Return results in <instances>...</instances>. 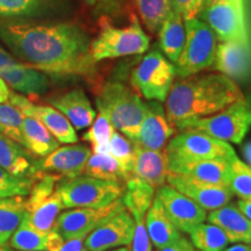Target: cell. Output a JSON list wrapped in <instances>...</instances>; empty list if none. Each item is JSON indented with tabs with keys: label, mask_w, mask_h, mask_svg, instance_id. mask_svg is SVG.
<instances>
[{
	"label": "cell",
	"mask_w": 251,
	"mask_h": 251,
	"mask_svg": "<svg viewBox=\"0 0 251 251\" xmlns=\"http://www.w3.org/2000/svg\"><path fill=\"white\" fill-rule=\"evenodd\" d=\"M0 39L28 67L51 76L97 75L90 35L77 24L0 20Z\"/></svg>",
	"instance_id": "6da1fadb"
},
{
	"label": "cell",
	"mask_w": 251,
	"mask_h": 251,
	"mask_svg": "<svg viewBox=\"0 0 251 251\" xmlns=\"http://www.w3.org/2000/svg\"><path fill=\"white\" fill-rule=\"evenodd\" d=\"M243 98L240 86L224 75H193L174 83L165 100V112L177 126L190 119L216 114Z\"/></svg>",
	"instance_id": "7a4b0ae2"
},
{
	"label": "cell",
	"mask_w": 251,
	"mask_h": 251,
	"mask_svg": "<svg viewBox=\"0 0 251 251\" xmlns=\"http://www.w3.org/2000/svg\"><path fill=\"white\" fill-rule=\"evenodd\" d=\"M96 106L115 130L134 142L146 114L147 102L140 94L121 81H106L98 89Z\"/></svg>",
	"instance_id": "3957f363"
},
{
	"label": "cell",
	"mask_w": 251,
	"mask_h": 251,
	"mask_svg": "<svg viewBox=\"0 0 251 251\" xmlns=\"http://www.w3.org/2000/svg\"><path fill=\"white\" fill-rule=\"evenodd\" d=\"M149 36L135 15L126 27H113L103 21L98 36L91 41L90 51L94 62L144 54L149 49Z\"/></svg>",
	"instance_id": "277c9868"
},
{
	"label": "cell",
	"mask_w": 251,
	"mask_h": 251,
	"mask_svg": "<svg viewBox=\"0 0 251 251\" xmlns=\"http://www.w3.org/2000/svg\"><path fill=\"white\" fill-rule=\"evenodd\" d=\"M176 127L181 130H199L225 142L238 144L251 128V102L244 97L216 114L190 119Z\"/></svg>",
	"instance_id": "5b68a950"
},
{
	"label": "cell",
	"mask_w": 251,
	"mask_h": 251,
	"mask_svg": "<svg viewBox=\"0 0 251 251\" xmlns=\"http://www.w3.org/2000/svg\"><path fill=\"white\" fill-rule=\"evenodd\" d=\"M185 29V43L176 63V74L180 78L193 76L213 68L218 48L214 31L202 20H186Z\"/></svg>",
	"instance_id": "8992f818"
},
{
	"label": "cell",
	"mask_w": 251,
	"mask_h": 251,
	"mask_svg": "<svg viewBox=\"0 0 251 251\" xmlns=\"http://www.w3.org/2000/svg\"><path fill=\"white\" fill-rule=\"evenodd\" d=\"M64 208H100L121 199L125 186L98 178L75 177L57 184Z\"/></svg>",
	"instance_id": "52a82bcc"
},
{
	"label": "cell",
	"mask_w": 251,
	"mask_h": 251,
	"mask_svg": "<svg viewBox=\"0 0 251 251\" xmlns=\"http://www.w3.org/2000/svg\"><path fill=\"white\" fill-rule=\"evenodd\" d=\"M176 75L175 65L158 50L153 49L133 69L130 84L149 101L163 102L170 93Z\"/></svg>",
	"instance_id": "ba28073f"
},
{
	"label": "cell",
	"mask_w": 251,
	"mask_h": 251,
	"mask_svg": "<svg viewBox=\"0 0 251 251\" xmlns=\"http://www.w3.org/2000/svg\"><path fill=\"white\" fill-rule=\"evenodd\" d=\"M168 161H206L220 159L233 162L236 152L228 142L199 130H183L165 147Z\"/></svg>",
	"instance_id": "9c48e42d"
},
{
	"label": "cell",
	"mask_w": 251,
	"mask_h": 251,
	"mask_svg": "<svg viewBox=\"0 0 251 251\" xmlns=\"http://www.w3.org/2000/svg\"><path fill=\"white\" fill-rule=\"evenodd\" d=\"M200 18L221 42L249 40L244 0H206Z\"/></svg>",
	"instance_id": "30bf717a"
},
{
	"label": "cell",
	"mask_w": 251,
	"mask_h": 251,
	"mask_svg": "<svg viewBox=\"0 0 251 251\" xmlns=\"http://www.w3.org/2000/svg\"><path fill=\"white\" fill-rule=\"evenodd\" d=\"M125 209L121 199L100 208H71L58 215L52 229L64 241L77 236H87L98 226Z\"/></svg>",
	"instance_id": "8fae6325"
},
{
	"label": "cell",
	"mask_w": 251,
	"mask_h": 251,
	"mask_svg": "<svg viewBox=\"0 0 251 251\" xmlns=\"http://www.w3.org/2000/svg\"><path fill=\"white\" fill-rule=\"evenodd\" d=\"M9 102L17 107L25 117L39 120L50 131V134L63 144L77 143L76 129L61 112L52 106L35 105L26 97L17 93H9Z\"/></svg>",
	"instance_id": "7c38bea8"
},
{
	"label": "cell",
	"mask_w": 251,
	"mask_h": 251,
	"mask_svg": "<svg viewBox=\"0 0 251 251\" xmlns=\"http://www.w3.org/2000/svg\"><path fill=\"white\" fill-rule=\"evenodd\" d=\"M155 198L162 203L166 214L172 220L176 227L183 233H190L198 225L205 222L207 212L196 202L178 192L170 185H163L157 188Z\"/></svg>",
	"instance_id": "4fadbf2b"
},
{
	"label": "cell",
	"mask_w": 251,
	"mask_h": 251,
	"mask_svg": "<svg viewBox=\"0 0 251 251\" xmlns=\"http://www.w3.org/2000/svg\"><path fill=\"white\" fill-rule=\"evenodd\" d=\"M135 230V221L127 209L98 226L85 238L89 251H108L129 246Z\"/></svg>",
	"instance_id": "5bb4252c"
},
{
	"label": "cell",
	"mask_w": 251,
	"mask_h": 251,
	"mask_svg": "<svg viewBox=\"0 0 251 251\" xmlns=\"http://www.w3.org/2000/svg\"><path fill=\"white\" fill-rule=\"evenodd\" d=\"M175 131L176 126L169 120L162 102L150 100L134 144L149 150H165Z\"/></svg>",
	"instance_id": "9a60e30c"
},
{
	"label": "cell",
	"mask_w": 251,
	"mask_h": 251,
	"mask_svg": "<svg viewBox=\"0 0 251 251\" xmlns=\"http://www.w3.org/2000/svg\"><path fill=\"white\" fill-rule=\"evenodd\" d=\"M166 183L176 188L178 192L183 193L185 197L196 202L206 212H212L227 205L234 197V193L231 192L229 186L200 183V181L190 179L177 174H171V172H169Z\"/></svg>",
	"instance_id": "2e32d148"
},
{
	"label": "cell",
	"mask_w": 251,
	"mask_h": 251,
	"mask_svg": "<svg viewBox=\"0 0 251 251\" xmlns=\"http://www.w3.org/2000/svg\"><path fill=\"white\" fill-rule=\"evenodd\" d=\"M91 156L89 147L84 144H67L58 147L55 151L35 161L36 170L57 175L67 179L79 177L84 174L85 165Z\"/></svg>",
	"instance_id": "e0dca14e"
},
{
	"label": "cell",
	"mask_w": 251,
	"mask_h": 251,
	"mask_svg": "<svg viewBox=\"0 0 251 251\" xmlns=\"http://www.w3.org/2000/svg\"><path fill=\"white\" fill-rule=\"evenodd\" d=\"M213 68L234 81L248 79L251 76L250 41L220 42Z\"/></svg>",
	"instance_id": "ac0fdd59"
},
{
	"label": "cell",
	"mask_w": 251,
	"mask_h": 251,
	"mask_svg": "<svg viewBox=\"0 0 251 251\" xmlns=\"http://www.w3.org/2000/svg\"><path fill=\"white\" fill-rule=\"evenodd\" d=\"M231 162L220 159L206 161H168V169L171 174H177L200 183L229 186L230 185Z\"/></svg>",
	"instance_id": "d6986e66"
},
{
	"label": "cell",
	"mask_w": 251,
	"mask_h": 251,
	"mask_svg": "<svg viewBox=\"0 0 251 251\" xmlns=\"http://www.w3.org/2000/svg\"><path fill=\"white\" fill-rule=\"evenodd\" d=\"M48 101L52 107L61 112L77 130L90 127L96 119V111L92 103L86 93L80 89H74L54 96L49 98Z\"/></svg>",
	"instance_id": "ffe728a7"
},
{
	"label": "cell",
	"mask_w": 251,
	"mask_h": 251,
	"mask_svg": "<svg viewBox=\"0 0 251 251\" xmlns=\"http://www.w3.org/2000/svg\"><path fill=\"white\" fill-rule=\"evenodd\" d=\"M169 175L165 150H149L135 144L131 176L146 181L153 188L166 184Z\"/></svg>",
	"instance_id": "44dd1931"
},
{
	"label": "cell",
	"mask_w": 251,
	"mask_h": 251,
	"mask_svg": "<svg viewBox=\"0 0 251 251\" xmlns=\"http://www.w3.org/2000/svg\"><path fill=\"white\" fill-rule=\"evenodd\" d=\"M209 224L221 229L229 243H251V221H249L236 205L227 203L207 215Z\"/></svg>",
	"instance_id": "7402d4cb"
},
{
	"label": "cell",
	"mask_w": 251,
	"mask_h": 251,
	"mask_svg": "<svg viewBox=\"0 0 251 251\" xmlns=\"http://www.w3.org/2000/svg\"><path fill=\"white\" fill-rule=\"evenodd\" d=\"M144 222L150 241L157 249L170 246L183 236L181 231L166 214L165 209L157 198H153L151 206L144 218Z\"/></svg>",
	"instance_id": "603a6c76"
},
{
	"label": "cell",
	"mask_w": 251,
	"mask_h": 251,
	"mask_svg": "<svg viewBox=\"0 0 251 251\" xmlns=\"http://www.w3.org/2000/svg\"><path fill=\"white\" fill-rule=\"evenodd\" d=\"M0 77L12 89L28 96H39L49 89V78L47 75L21 63L17 67L0 71Z\"/></svg>",
	"instance_id": "cb8c5ba5"
},
{
	"label": "cell",
	"mask_w": 251,
	"mask_h": 251,
	"mask_svg": "<svg viewBox=\"0 0 251 251\" xmlns=\"http://www.w3.org/2000/svg\"><path fill=\"white\" fill-rule=\"evenodd\" d=\"M0 168L19 177H33L36 174L35 161L20 143L0 134Z\"/></svg>",
	"instance_id": "d4e9b609"
},
{
	"label": "cell",
	"mask_w": 251,
	"mask_h": 251,
	"mask_svg": "<svg viewBox=\"0 0 251 251\" xmlns=\"http://www.w3.org/2000/svg\"><path fill=\"white\" fill-rule=\"evenodd\" d=\"M158 31L159 48L165 57L176 64L183 50L186 36L185 20L179 13L171 9Z\"/></svg>",
	"instance_id": "484cf974"
},
{
	"label": "cell",
	"mask_w": 251,
	"mask_h": 251,
	"mask_svg": "<svg viewBox=\"0 0 251 251\" xmlns=\"http://www.w3.org/2000/svg\"><path fill=\"white\" fill-rule=\"evenodd\" d=\"M23 147L34 157L48 156L59 147V142L39 120L25 117L23 124Z\"/></svg>",
	"instance_id": "4316f807"
},
{
	"label": "cell",
	"mask_w": 251,
	"mask_h": 251,
	"mask_svg": "<svg viewBox=\"0 0 251 251\" xmlns=\"http://www.w3.org/2000/svg\"><path fill=\"white\" fill-rule=\"evenodd\" d=\"M57 0H0V20L27 21L55 11Z\"/></svg>",
	"instance_id": "83f0119b"
},
{
	"label": "cell",
	"mask_w": 251,
	"mask_h": 251,
	"mask_svg": "<svg viewBox=\"0 0 251 251\" xmlns=\"http://www.w3.org/2000/svg\"><path fill=\"white\" fill-rule=\"evenodd\" d=\"M155 198V188L146 181L130 176L125 184L121 200L131 216L146 215Z\"/></svg>",
	"instance_id": "f1b7e54d"
},
{
	"label": "cell",
	"mask_w": 251,
	"mask_h": 251,
	"mask_svg": "<svg viewBox=\"0 0 251 251\" xmlns=\"http://www.w3.org/2000/svg\"><path fill=\"white\" fill-rule=\"evenodd\" d=\"M26 214V199L18 196L0 199V246L11 240Z\"/></svg>",
	"instance_id": "f546056e"
},
{
	"label": "cell",
	"mask_w": 251,
	"mask_h": 251,
	"mask_svg": "<svg viewBox=\"0 0 251 251\" xmlns=\"http://www.w3.org/2000/svg\"><path fill=\"white\" fill-rule=\"evenodd\" d=\"M84 174L101 180L114 181L125 185L129 176L126 174L119 162L109 153H91Z\"/></svg>",
	"instance_id": "4dcf8cb0"
},
{
	"label": "cell",
	"mask_w": 251,
	"mask_h": 251,
	"mask_svg": "<svg viewBox=\"0 0 251 251\" xmlns=\"http://www.w3.org/2000/svg\"><path fill=\"white\" fill-rule=\"evenodd\" d=\"M11 247L17 251H48L49 231L34 227L25 214L23 221L9 240Z\"/></svg>",
	"instance_id": "1f68e13d"
},
{
	"label": "cell",
	"mask_w": 251,
	"mask_h": 251,
	"mask_svg": "<svg viewBox=\"0 0 251 251\" xmlns=\"http://www.w3.org/2000/svg\"><path fill=\"white\" fill-rule=\"evenodd\" d=\"M62 209H64V205L56 187V191L48 199L41 202L31 211L26 212V215L34 227L47 233L54 228L56 220L61 214Z\"/></svg>",
	"instance_id": "d6a6232c"
},
{
	"label": "cell",
	"mask_w": 251,
	"mask_h": 251,
	"mask_svg": "<svg viewBox=\"0 0 251 251\" xmlns=\"http://www.w3.org/2000/svg\"><path fill=\"white\" fill-rule=\"evenodd\" d=\"M140 19L149 33L156 34L171 11V0H134Z\"/></svg>",
	"instance_id": "836d02e7"
},
{
	"label": "cell",
	"mask_w": 251,
	"mask_h": 251,
	"mask_svg": "<svg viewBox=\"0 0 251 251\" xmlns=\"http://www.w3.org/2000/svg\"><path fill=\"white\" fill-rule=\"evenodd\" d=\"M193 247L199 251H224L229 241L224 231L212 224H200L190 231Z\"/></svg>",
	"instance_id": "e575fe53"
},
{
	"label": "cell",
	"mask_w": 251,
	"mask_h": 251,
	"mask_svg": "<svg viewBox=\"0 0 251 251\" xmlns=\"http://www.w3.org/2000/svg\"><path fill=\"white\" fill-rule=\"evenodd\" d=\"M114 130L108 119L99 113L90 129L83 135V140L91 144L94 153H109V142Z\"/></svg>",
	"instance_id": "d590c367"
},
{
	"label": "cell",
	"mask_w": 251,
	"mask_h": 251,
	"mask_svg": "<svg viewBox=\"0 0 251 251\" xmlns=\"http://www.w3.org/2000/svg\"><path fill=\"white\" fill-rule=\"evenodd\" d=\"M25 115L9 101L0 103V134L23 146Z\"/></svg>",
	"instance_id": "8d00e7d4"
},
{
	"label": "cell",
	"mask_w": 251,
	"mask_h": 251,
	"mask_svg": "<svg viewBox=\"0 0 251 251\" xmlns=\"http://www.w3.org/2000/svg\"><path fill=\"white\" fill-rule=\"evenodd\" d=\"M231 192L240 200H251V168L240 158H235L230 164Z\"/></svg>",
	"instance_id": "74e56055"
},
{
	"label": "cell",
	"mask_w": 251,
	"mask_h": 251,
	"mask_svg": "<svg viewBox=\"0 0 251 251\" xmlns=\"http://www.w3.org/2000/svg\"><path fill=\"white\" fill-rule=\"evenodd\" d=\"M135 144L131 140L128 139L114 130L112 135L111 142H109V155H112L121 165L126 174L131 176V166H133Z\"/></svg>",
	"instance_id": "f35d334b"
},
{
	"label": "cell",
	"mask_w": 251,
	"mask_h": 251,
	"mask_svg": "<svg viewBox=\"0 0 251 251\" xmlns=\"http://www.w3.org/2000/svg\"><path fill=\"white\" fill-rule=\"evenodd\" d=\"M33 177H19L0 168V199L12 197H25L29 194Z\"/></svg>",
	"instance_id": "ab89813d"
},
{
	"label": "cell",
	"mask_w": 251,
	"mask_h": 251,
	"mask_svg": "<svg viewBox=\"0 0 251 251\" xmlns=\"http://www.w3.org/2000/svg\"><path fill=\"white\" fill-rule=\"evenodd\" d=\"M146 215H135L133 216L135 221V230L133 240L130 242L129 251H151V241L147 233L146 222H144Z\"/></svg>",
	"instance_id": "60d3db41"
},
{
	"label": "cell",
	"mask_w": 251,
	"mask_h": 251,
	"mask_svg": "<svg viewBox=\"0 0 251 251\" xmlns=\"http://www.w3.org/2000/svg\"><path fill=\"white\" fill-rule=\"evenodd\" d=\"M206 0H171V9L179 13L185 21L197 19Z\"/></svg>",
	"instance_id": "b9f144b4"
},
{
	"label": "cell",
	"mask_w": 251,
	"mask_h": 251,
	"mask_svg": "<svg viewBox=\"0 0 251 251\" xmlns=\"http://www.w3.org/2000/svg\"><path fill=\"white\" fill-rule=\"evenodd\" d=\"M126 0H97L94 13L102 18H119L125 13Z\"/></svg>",
	"instance_id": "7bdbcfd3"
},
{
	"label": "cell",
	"mask_w": 251,
	"mask_h": 251,
	"mask_svg": "<svg viewBox=\"0 0 251 251\" xmlns=\"http://www.w3.org/2000/svg\"><path fill=\"white\" fill-rule=\"evenodd\" d=\"M85 238L86 236H77L70 240H65L58 251H84L86 249Z\"/></svg>",
	"instance_id": "ee69618b"
},
{
	"label": "cell",
	"mask_w": 251,
	"mask_h": 251,
	"mask_svg": "<svg viewBox=\"0 0 251 251\" xmlns=\"http://www.w3.org/2000/svg\"><path fill=\"white\" fill-rule=\"evenodd\" d=\"M158 251H197V249L193 247L191 241H188L186 237L181 236L175 243L163 248V249H158Z\"/></svg>",
	"instance_id": "f6af8a7d"
},
{
	"label": "cell",
	"mask_w": 251,
	"mask_h": 251,
	"mask_svg": "<svg viewBox=\"0 0 251 251\" xmlns=\"http://www.w3.org/2000/svg\"><path fill=\"white\" fill-rule=\"evenodd\" d=\"M20 64V62H18L14 57H12L9 55V52L2 48V46L0 45V71H4L6 69L17 67Z\"/></svg>",
	"instance_id": "bcb514c9"
},
{
	"label": "cell",
	"mask_w": 251,
	"mask_h": 251,
	"mask_svg": "<svg viewBox=\"0 0 251 251\" xmlns=\"http://www.w3.org/2000/svg\"><path fill=\"white\" fill-rule=\"evenodd\" d=\"M241 213L246 216V218L251 221V200H238L236 203Z\"/></svg>",
	"instance_id": "7dc6e473"
},
{
	"label": "cell",
	"mask_w": 251,
	"mask_h": 251,
	"mask_svg": "<svg viewBox=\"0 0 251 251\" xmlns=\"http://www.w3.org/2000/svg\"><path fill=\"white\" fill-rule=\"evenodd\" d=\"M9 89L7 86V84L2 80V78L0 77V103L7 101L9 98Z\"/></svg>",
	"instance_id": "c3c4849f"
},
{
	"label": "cell",
	"mask_w": 251,
	"mask_h": 251,
	"mask_svg": "<svg viewBox=\"0 0 251 251\" xmlns=\"http://www.w3.org/2000/svg\"><path fill=\"white\" fill-rule=\"evenodd\" d=\"M242 153H243V157L244 159H246V164H248L251 168V141L250 142H248L246 146L242 148Z\"/></svg>",
	"instance_id": "681fc988"
},
{
	"label": "cell",
	"mask_w": 251,
	"mask_h": 251,
	"mask_svg": "<svg viewBox=\"0 0 251 251\" xmlns=\"http://www.w3.org/2000/svg\"><path fill=\"white\" fill-rule=\"evenodd\" d=\"M226 251H251V246L247 243H238L226 249Z\"/></svg>",
	"instance_id": "f907efd6"
},
{
	"label": "cell",
	"mask_w": 251,
	"mask_h": 251,
	"mask_svg": "<svg viewBox=\"0 0 251 251\" xmlns=\"http://www.w3.org/2000/svg\"><path fill=\"white\" fill-rule=\"evenodd\" d=\"M83 2H84V4H85L86 6H89V7L94 8V7H96L97 0H83Z\"/></svg>",
	"instance_id": "816d5d0a"
},
{
	"label": "cell",
	"mask_w": 251,
	"mask_h": 251,
	"mask_svg": "<svg viewBox=\"0 0 251 251\" xmlns=\"http://www.w3.org/2000/svg\"><path fill=\"white\" fill-rule=\"evenodd\" d=\"M0 251H17V250L13 249L12 247L6 246V244H4V246H0Z\"/></svg>",
	"instance_id": "f5cc1de1"
},
{
	"label": "cell",
	"mask_w": 251,
	"mask_h": 251,
	"mask_svg": "<svg viewBox=\"0 0 251 251\" xmlns=\"http://www.w3.org/2000/svg\"><path fill=\"white\" fill-rule=\"evenodd\" d=\"M111 251H129V249L125 247H120V248H117V249H113Z\"/></svg>",
	"instance_id": "db71d44e"
},
{
	"label": "cell",
	"mask_w": 251,
	"mask_h": 251,
	"mask_svg": "<svg viewBox=\"0 0 251 251\" xmlns=\"http://www.w3.org/2000/svg\"><path fill=\"white\" fill-rule=\"evenodd\" d=\"M84 251H89V250H86V249H85V250H84Z\"/></svg>",
	"instance_id": "11a10c76"
},
{
	"label": "cell",
	"mask_w": 251,
	"mask_h": 251,
	"mask_svg": "<svg viewBox=\"0 0 251 251\" xmlns=\"http://www.w3.org/2000/svg\"><path fill=\"white\" fill-rule=\"evenodd\" d=\"M41 251H45V250H41Z\"/></svg>",
	"instance_id": "9f6ffc18"
},
{
	"label": "cell",
	"mask_w": 251,
	"mask_h": 251,
	"mask_svg": "<svg viewBox=\"0 0 251 251\" xmlns=\"http://www.w3.org/2000/svg\"><path fill=\"white\" fill-rule=\"evenodd\" d=\"M197 251H199V250H197Z\"/></svg>",
	"instance_id": "6f0895ef"
}]
</instances>
